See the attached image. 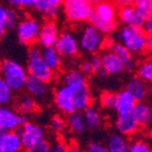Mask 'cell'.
<instances>
[{
  "mask_svg": "<svg viewBox=\"0 0 152 152\" xmlns=\"http://www.w3.org/2000/svg\"><path fill=\"white\" fill-rule=\"evenodd\" d=\"M81 80H85V75L80 69H71L63 76L64 85H68V84L81 81Z\"/></svg>",
  "mask_w": 152,
  "mask_h": 152,
  "instance_id": "cell-32",
  "label": "cell"
},
{
  "mask_svg": "<svg viewBox=\"0 0 152 152\" xmlns=\"http://www.w3.org/2000/svg\"><path fill=\"white\" fill-rule=\"evenodd\" d=\"M128 152H151V148L147 142L138 140L130 144Z\"/></svg>",
  "mask_w": 152,
  "mask_h": 152,
  "instance_id": "cell-36",
  "label": "cell"
},
{
  "mask_svg": "<svg viewBox=\"0 0 152 152\" xmlns=\"http://www.w3.org/2000/svg\"><path fill=\"white\" fill-rule=\"evenodd\" d=\"M53 47L60 56L65 58H74L79 53L78 39L72 33L68 31H64L58 34Z\"/></svg>",
  "mask_w": 152,
  "mask_h": 152,
  "instance_id": "cell-8",
  "label": "cell"
},
{
  "mask_svg": "<svg viewBox=\"0 0 152 152\" xmlns=\"http://www.w3.org/2000/svg\"><path fill=\"white\" fill-rule=\"evenodd\" d=\"M5 31H7V29H5L4 25H3V23H0V38H2L3 36H4Z\"/></svg>",
  "mask_w": 152,
  "mask_h": 152,
  "instance_id": "cell-51",
  "label": "cell"
},
{
  "mask_svg": "<svg viewBox=\"0 0 152 152\" xmlns=\"http://www.w3.org/2000/svg\"><path fill=\"white\" fill-rule=\"evenodd\" d=\"M78 43L84 51L88 53H96L103 45L104 37L103 34H101L97 29L88 23L84 26L80 35V41Z\"/></svg>",
  "mask_w": 152,
  "mask_h": 152,
  "instance_id": "cell-6",
  "label": "cell"
},
{
  "mask_svg": "<svg viewBox=\"0 0 152 152\" xmlns=\"http://www.w3.org/2000/svg\"><path fill=\"white\" fill-rule=\"evenodd\" d=\"M53 2L56 3L58 7H60L61 4H63V2H64V0H53Z\"/></svg>",
  "mask_w": 152,
  "mask_h": 152,
  "instance_id": "cell-52",
  "label": "cell"
},
{
  "mask_svg": "<svg viewBox=\"0 0 152 152\" xmlns=\"http://www.w3.org/2000/svg\"><path fill=\"white\" fill-rule=\"evenodd\" d=\"M80 70L83 72L84 75H87V74H91V65H89L88 61H84L83 63L81 64V66H80Z\"/></svg>",
  "mask_w": 152,
  "mask_h": 152,
  "instance_id": "cell-47",
  "label": "cell"
},
{
  "mask_svg": "<svg viewBox=\"0 0 152 152\" xmlns=\"http://www.w3.org/2000/svg\"><path fill=\"white\" fill-rule=\"evenodd\" d=\"M137 77L146 83L152 81V62L150 60H147L140 64L137 70Z\"/></svg>",
  "mask_w": 152,
  "mask_h": 152,
  "instance_id": "cell-31",
  "label": "cell"
},
{
  "mask_svg": "<svg viewBox=\"0 0 152 152\" xmlns=\"http://www.w3.org/2000/svg\"><path fill=\"white\" fill-rule=\"evenodd\" d=\"M16 110L19 112V114L27 115L33 113L36 109V101L35 99L32 98L30 95L21 96L17 100V103L15 105Z\"/></svg>",
  "mask_w": 152,
  "mask_h": 152,
  "instance_id": "cell-28",
  "label": "cell"
},
{
  "mask_svg": "<svg viewBox=\"0 0 152 152\" xmlns=\"http://www.w3.org/2000/svg\"><path fill=\"white\" fill-rule=\"evenodd\" d=\"M130 142L127 137L119 133L112 134L107 142V152H128Z\"/></svg>",
  "mask_w": 152,
  "mask_h": 152,
  "instance_id": "cell-23",
  "label": "cell"
},
{
  "mask_svg": "<svg viewBox=\"0 0 152 152\" xmlns=\"http://www.w3.org/2000/svg\"><path fill=\"white\" fill-rule=\"evenodd\" d=\"M100 1H101V0H89V2H91V4L93 5V7H94V5H96L97 3H99Z\"/></svg>",
  "mask_w": 152,
  "mask_h": 152,
  "instance_id": "cell-53",
  "label": "cell"
},
{
  "mask_svg": "<svg viewBox=\"0 0 152 152\" xmlns=\"http://www.w3.org/2000/svg\"><path fill=\"white\" fill-rule=\"evenodd\" d=\"M111 51L114 52L124 63V70L132 71L135 67L132 53L120 43H114L111 45Z\"/></svg>",
  "mask_w": 152,
  "mask_h": 152,
  "instance_id": "cell-21",
  "label": "cell"
},
{
  "mask_svg": "<svg viewBox=\"0 0 152 152\" xmlns=\"http://www.w3.org/2000/svg\"><path fill=\"white\" fill-rule=\"evenodd\" d=\"M80 152H87L86 150H83V151H80Z\"/></svg>",
  "mask_w": 152,
  "mask_h": 152,
  "instance_id": "cell-57",
  "label": "cell"
},
{
  "mask_svg": "<svg viewBox=\"0 0 152 152\" xmlns=\"http://www.w3.org/2000/svg\"><path fill=\"white\" fill-rule=\"evenodd\" d=\"M142 30L145 31V33L147 35H151L152 34V17L147 18L144 23V26H142Z\"/></svg>",
  "mask_w": 152,
  "mask_h": 152,
  "instance_id": "cell-45",
  "label": "cell"
},
{
  "mask_svg": "<svg viewBox=\"0 0 152 152\" xmlns=\"http://www.w3.org/2000/svg\"><path fill=\"white\" fill-rule=\"evenodd\" d=\"M41 58V48L37 45H31L28 50V58Z\"/></svg>",
  "mask_w": 152,
  "mask_h": 152,
  "instance_id": "cell-43",
  "label": "cell"
},
{
  "mask_svg": "<svg viewBox=\"0 0 152 152\" xmlns=\"http://www.w3.org/2000/svg\"><path fill=\"white\" fill-rule=\"evenodd\" d=\"M13 91L8 86V84L0 78V107H7L12 102Z\"/></svg>",
  "mask_w": 152,
  "mask_h": 152,
  "instance_id": "cell-30",
  "label": "cell"
},
{
  "mask_svg": "<svg viewBox=\"0 0 152 152\" xmlns=\"http://www.w3.org/2000/svg\"><path fill=\"white\" fill-rule=\"evenodd\" d=\"M95 8H93V11L96 13L99 17L103 19L105 21H116V9L115 5L111 2L101 0L99 3L94 5Z\"/></svg>",
  "mask_w": 152,
  "mask_h": 152,
  "instance_id": "cell-24",
  "label": "cell"
},
{
  "mask_svg": "<svg viewBox=\"0 0 152 152\" xmlns=\"http://www.w3.org/2000/svg\"><path fill=\"white\" fill-rule=\"evenodd\" d=\"M118 18L119 20L127 27H136V28H142L145 19L136 12L133 5L121 8L118 11Z\"/></svg>",
  "mask_w": 152,
  "mask_h": 152,
  "instance_id": "cell-15",
  "label": "cell"
},
{
  "mask_svg": "<svg viewBox=\"0 0 152 152\" xmlns=\"http://www.w3.org/2000/svg\"><path fill=\"white\" fill-rule=\"evenodd\" d=\"M115 93L113 91H104L100 96V104L104 109H113L115 103Z\"/></svg>",
  "mask_w": 152,
  "mask_h": 152,
  "instance_id": "cell-35",
  "label": "cell"
},
{
  "mask_svg": "<svg viewBox=\"0 0 152 152\" xmlns=\"http://www.w3.org/2000/svg\"><path fill=\"white\" fill-rule=\"evenodd\" d=\"M66 121L63 117L60 116V115H56L51 118L50 120V127L54 130L56 132H62L65 129Z\"/></svg>",
  "mask_w": 152,
  "mask_h": 152,
  "instance_id": "cell-38",
  "label": "cell"
},
{
  "mask_svg": "<svg viewBox=\"0 0 152 152\" xmlns=\"http://www.w3.org/2000/svg\"><path fill=\"white\" fill-rule=\"evenodd\" d=\"M41 58L53 71L58 70L62 66V56L56 52L54 47H44L41 49Z\"/></svg>",
  "mask_w": 152,
  "mask_h": 152,
  "instance_id": "cell-22",
  "label": "cell"
},
{
  "mask_svg": "<svg viewBox=\"0 0 152 152\" xmlns=\"http://www.w3.org/2000/svg\"><path fill=\"white\" fill-rule=\"evenodd\" d=\"M26 70L29 74L28 76H32L36 79H39L46 83H49L54 77V71L51 68H49L41 58H29Z\"/></svg>",
  "mask_w": 152,
  "mask_h": 152,
  "instance_id": "cell-9",
  "label": "cell"
},
{
  "mask_svg": "<svg viewBox=\"0 0 152 152\" xmlns=\"http://www.w3.org/2000/svg\"><path fill=\"white\" fill-rule=\"evenodd\" d=\"M117 36L119 43L122 44L131 53H140L145 50L148 35L145 33L142 28L124 26L118 32Z\"/></svg>",
  "mask_w": 152,
  "mask_h": 152,
  "instance_id": "cell-2",
  "label": "cell"
},
{
  "mask_svg": "<svg viewBox=\"0 0 152 152\" xmlns=\"http://www.w3.org/2000/svg\"><path fill=\"white\" fill-rule=\"evenodd\" d=\"M68 128L76 134H81L86 130V126L83 119V115L80 112H75L72 114L68 115L67 121H66Z\"/></svg>",
  "mask_w": 152,
  "mask_h": 152,
  "instance_id": "cell-27",
  "label": "cell"
},
{
  "mask_svg": "<svg viewBox=\"0 0 152 152\" xmlns=\"http://www.w3.org/2000/svg\"><path fill=\"white\" fill-rule=\"evenodd\" d=\"M50 152H67L68 146L62 140H56L52 145H49Z\"/></svg>",
  "mask_w": 152,
  "mask_h": 152,
  "instance_id": "cell-41",
  "label": "cell"
},
{
  "mask_svg": "<svg viewBox=\"0 0 152 152\" xmlns=\"http://www.w3.org/2000/svg\"><path fill=\"white\" fill-rule=\"evenodd\" d=\"M3 152H20L23 149L20 136L16 131H3L0 134Z\"/></svg>",
  "mask_w": 152,
  "mask_h": 152,
  "instance_id": "cell-16",
  "label": "cell"
},
{
  "mask_svg": "<svg viewBox=\"0 0 152 152\" xmlns=\"http://www.w3.org/2000/svg\"><path fill=\"white\" fill-rule=\"evenodd\" d=\"M15 131L20 136L23 148H25L26 150L42 142L44 140V135H45L44 129L41 126L30 121L26 122L23 126L17 128Z\"/></svg>",
  "mask_w": 152,
  "mask_h": 152,
  "instance_id": "cell-7",
  "label": "cell"
},
{
  "mask_svg": "<svg viewBox=\"0 0 152 152\" xmlns=\"http://www.w3.org/2000/svg\"><path fill=\"white\" fill-rule=\"evenodd\" d=\"M58 29L53 20L45 21L41 25L39 32H38L37 42L42 47H53L56 39L58 37Z\"/></svg>",
  "mask_w": 152,
  "mask_h": 152,
  "instance_id": "cell-10",
  "label": "cell"
},
{
  "mask_svg": "<svg viewBox=\"0 0 152 152\" xmlns=\"http://www.w3.org/2000/svg\"><path fill=\"white\" fill-rule=\"evenodd\" d=\"M83 119L86 126V129L95 131V130L99 129V127L101 126L102 118L98 110L95 109L94 107H88L83 111Z\"/></svg>",
  "mask_w": 152,
  "mask_h": 152,
  "instance_id": "cell-26",
  "label": "cell"
},
{
  "mask_svg": "<svg viewBox=\"0 0 152 152\" xmlns=\"http://www.w3.org/2000/svg\"><path fill=\"white\" fill-rule=\"evenodd\" d=\"M19 113L7 107H0V127L3 131H15L20 127Z\"/></svg>",
  "mask_w": 152,
  "mask_h": 152,
  "instance_id": "cell-14",
  "label": "cell"
},
{
  "mask_svg": "<svg viewBox=\"0 0 152 152\" xmlns=\"http://www.w3.org/2000/svg\"><path fill=\"white\" fill-rule=\"evenodd\" d=\"M0 152H3V149H2V144H1V140H0Z\"/></svg>",
  "mask_w": 152,
  "mask_h": 152,
  "instance_id": "cell-54",
  "label": "cell"
},
{
  "mask_svg": "<svg viewBox=\"0 0 152 152\" xmlns=\"http://www.w3.org/2000/svg\"><path fill=\"white\" fill-rule=\"evenodd\" d=\"M19 15H18V13L16 10L14 9H9L7 11V17H5V20H4V27L5 29L8 30V29H13L15 28L16 25L18 23L19 21Z\"/></svg>",
  "mask_w": 152,
  "mask_h": 152,
  "instance_id": "cell-34",
  "label": "cell"
},
{
  "mask_svg": "<svg viewBox=\"0 0 152 152\" xmlns=\"http://www.w3.org/2000/svg\"><path fill=\"white\" fill-rule=\"evenodd\" d=\"M101 63L107 75H119L124 71L122 61L112 51H107L101 56Z\"/></svg>",
  "mask_w": 152,
  "mask_h": 152,
  "instance_id": "cell-18",
  "label": "cell"
},
{
  "mask_svg": "<svg viewBox=\"0 0 152 152\" xmlns=\"http://www.w3.org/2000/svg\"><path fill=\"white\" fill-rule=\"evenodd\" d=\"M60 14V9L58 8H50L44 13L43 15L45 16L48 20H53L54 18H56Z\"/></svg>",
  "mask_w": 152,
  "mask_h": 152,
  "instance_id": "cell-44",
  "label": "cell"
},
{
  "mask_svg": "<svg viewBox=\"0 0 152 152\" xmlns=\"http://www.w3.org/2000/svg\"><path fill=\"white\" fill-rule=\"evenodd\" d=\"M151 49H152V37L151 35H148L147 41H146V46H145V50H147L150 52Z\"/></svg>",
  "mask_w": 152,
  "mask_h": 152,
  "instance_id": "cell-49",
  "label": "cell"
},
{
  "mask_svg": "<svg viewBox=\"0 0 152 152\" xmlns=\"http://www.w3.org/2000/svg\"><path fill=\"white\" fill-rule=\"evenodd\" d=\"M89 65H91V69L93 74H96L98 76L104 77L107 76V72L104 71V69L102 68V63H101V56L98 54H94L91 56V60L88 61Z\"/></svg>",
  "mask_w": 152,
  "mask_h": 152,
  "instance_id": "cell-33",
  "label": "cell"
},
{
  "mask_svg": "<svg viewBox=\"0 0 152 152\" xmlns=\"http://www.w3.org/2000/svg\"><path fill=\"white\" fill-rule=\"evenodd\" d=\"M7 1L13 8L16 9L33 8L36 2V0H7Z\"/></svg>",
  "mask_w": 152,
  "mask_h": 152,
  "instance_id": "cell-39",
  "label": "cell"
},
{
  "mask_svg": "<svg viewBox=\"0 0 152 152\" xmlns=\"http://www.w3.org/2000/svg\"><path fill=\"white\" fill-rule=\"evenodd\" d=\"M1 79L13 91H21L25 86L28 72L21 64L13 60H4L0 63Z\"/></svg>",
  "mask_w": 152,
  "mask_h": 152,
  "instance_id": "cell-1",
  "label": "cell"
},
{
  "mask_svg": "<svg viewBox=\"0 0 152 152\" xmlns=\"http://www.w3.org/2000/svg\"><path fill=\"white\" fill-rule=\"evenodd\" d=\"M127 89L136 102L145 101L148 96V86L147 83L144 82L138 77H132L127 83Z\"/></svg>",
  "mask_w": 152,
  "mask_h": 152,
  "instance_id": "cell-17",
  "label": "cell"
},
{
  "mask_svg": "<svg viewBox=\"0 0 152 152\" xmlns=\"http://www.w3.org/2000/svg\"><path fill=\"white\" fill-rule=\"evenodd\" d=\"M26 152H50V148H49L48 142H46L45 140H43L42 142L36 144L35 146L27 149Z\"/></svg>",
  "mask_w": 152,
  "mask_h": 152,
  "instance_id": "cell-40",
  "label": "cell"
},
{
  "mask_svg": "<svg viewBox=\"0 0 152 152\" xmlns=\"http://www.w3.org/2000/svg\"><path fill=\"white\" fill-rule=\"evenodd\" d=\"M0 78H1V67H0Z\"/></svg>",
  "mask_w": 152,
  "mask_h": 152,
  "instance_id": "cell-56",
  "label": "cell"
},
{
  "mask_svg": "<svg viewBox=\"0 0 152 152\" xmlns=\"http://www.w3.org/2000/svg\"><path fill=\"white\" fill-rule=\"evenodd\" d=\"M33 8L35 9L37 12L44 14V13L48 10V9L60 8V7H58V5L53 2V0H36V2H35V4H34Z\"/></svg>",
  "mask_w": 152,
  "mask_h": 152,
  "instance_id": "cell-37",
  "label": "cell"
},
{
  "mask_svg": "<svg viewBox=\"0 0 152 152\" xmlns=\"http://www.w3.org/2000/svg\"><path fill=\"white\" fill-rule=\"evenodd\" d=\"M87 152H107V148L100 142H93L88 145V147L86 149Z\"/></svg>",
  "mask_w": 152,
  "mask_h": 152,
  "instance_id": "cell-42",
  "label": "cell"
},
{
  "mask_svg": "<svg viewBox=\"0 0 152 152\" xmlns=\"http://www.w3.org/2000/svg\"><path fill=\"white\" fill-rule=\"evenodd\" d=\"M16 34L21 45L31 46L37 41L41 23L35 18L25 17L16 25Z\"/></svg>",
  "mask_w": 152,
  "mask_h": 152,
  "instance_id": "cell-4",
  "label": "cell"
},
{
  "mask_svg": "<svg viewBox=\"0 0 152 152\" xmlns=\"http://www.w3.org/2000/svg\"><path fill=\"white\" fill-rule=\"evenodd\" d=\"M72 103L76 112H83L85 109L91 107V93L87 85L86 80L79 84L72 94Z\"/></svg>",
  "mask_w": 152,
  "mask_h": 152,
  "instance_id": "cell-11",
  "label": "cell"
},
{
  "mask_svg": "<svg viewBox=\"0 0 152 152\" xmlns=\"http://www.w3.org/2000/svg\"><path fill=\"white\" fill-rule=\"evenodd\" d=\"M23 87L32 98L37 99V100H43V99H45L46 97L48 96L49 88L47 83L39 80V79L34 78L32 76L27 77V80H26Z\"/></svg>",
  "mask_w": 152,
  "mask_h": 152,
  "instance_id": "cell-13",
  "label": "cell"
},
{
  "mask_svg": "<svg viewBox=\"0 0 152 152\" xmlns=\"http://www.w3.org/2000/svg\"><path fill=\"white\" fill-rule=\"evenodd\" d=\"M132 115L140 124V127H148L152 119V111L150 105L145 101L136 102L134 109L132 111Z\"/></svg>",
  "mask_w": 152,
  "mask_h": 152,
  "instance_id": "cell-20",
  "label": "cell"
},
{
  "mask_svg": "<svg viewBox=\"0 0 152 152\" xmlns=\"http://www.w3.org/2000/svg\"><path fill=\"white\" fill-rule=\"evenodd\" d=\"M7 11L8 9H5L3 5L0 4V23H4L5 17H7Z\"/></svg>",
  "mask_w": 152,
  "mask_h": 152,
  "instance_id": "cell-48",
  "label": "cell"
},
{
  "mask_svg": "<svg viewBox=\"0 0 152 152\" xmlns=\"http://www.w3.org/2000/svg\"><path fill=\"white\" fill-rule=\"evenodd\" d=\"M63 11L67 20L71 23H84L88 20L93 5L89 0H64Z\"/></svg>",
  "mask_w": 152,
  "mask_h": 152,
  "instance_id": "cell-3",
  "label": "cell"
},
{
  "mask_svg": "<svg viewBox=\"0 0 152 152\" xmlns=\"http://www.w3.org/2000/svg\"><path fill=\"white\" fill-rule=\"evenodd\" d=\"M81 150H80V148H79V146H77V145H71V146H69L68 149H67V152H80Z\"/></svg>",
  "mask_w": 152,
  "mask_h": 152,
  "instance_id": "cell-50",
  "label": "cell"
},
{
  "mask_svg": "<svg viewBox=\"0 0 152 152\" xmlns=\"http://www.w3.org/2000/svg\"><path fill=\"white\" fill-rule=\"evenodd\" d=\"M2 132H3V130L1 129V127H0V134H1V133H2Z\"/></svg>",
  "mask_w": 152,
  "mask_h": 152,
  "instance_id": "cell-55",
  "label": "cell"
},
{
  "mask_svg": "<svg viewBox=\"0 0 152 152\" xmlns=\"http://www.w3.org/2000/svg\"><path fill=\"white\" fill-rule=\"evenodd\" d=\"M89 25H91L95 29L99 31L101 34H112L116 30V21H105L99 17L93 11L88 17Z\"/></svg>",
  "mask_w": 152,
  "mask_h": 152,
  "instance_id": "cell-25",
  "label": "cell"
},
{
  "mask_svg": "<svg viewBox=\"0 0 152 152\" xmlns=\"http://www.w3.org/2000/svg\"><path fill=\"white\" fill-rule=\"evenodd\" d=\"M136 101L127 89H122L115 95V103L113 109L116 111L118 116H124L132 113Z\"/></svg>",
  "mask_w": 152,
  "mask_h": 152,
  "instance_id": "cell-12",
  "label": "cell"
},
{
  "mask_svg": "<svg viewBox=\"0 0 152 152\" xmlns=\"http://www.w3.org/2000/svg\"><path fill=\"white\" fill-rule=\"evenodd\" d=\"M85 80H81V81L75 82V83L68 84V85H64L63 84L62 86L56 88L53 95V101L56 107L62 113L69 115L76 112V110L74 107V103H72V94H74L75 89H76V87L78 86L79 84L85 81Z\"/></svg>",
  "mask_w": 152,
  "mask_h": 152,
  "instance_id": "cell-5",
  "label": "cell"
},
{
  "mask_svg": "<svg viewBox=\"0 0 152 152\" xmlns=\"http://www.w3.org/2000/svg\"><path fill=\"white\" fill-rule=\"evenodd\" d=\"M133 1H134V0H113L114 5L118 7L119 9L126 8V7H130V5H133Z\"/></svg>",
  "mask_w": 152,
  "mask_h": 152,
  "instance_id": "cell-46",
  "label": "cell"
},
{
  "mask_svg": "<svg viewBox=\"0 0 152 152\" xmlns=\"http://www.w3.org/2000/svg\"><path fill=\"white\" fill-rule=\"evenodd\" d=\"M133 8L140 16L147 19L152 14V0H134Z\"/></svg>",
  "mask_w": 152,
  "mask_h": 152,
  "instance_id": "cell-29",
  "label": "cell"
},
{
  "mask_svg": "<svg viewBox=\"0 0 152 152\" xmlns=\"http://www.w3.org/2000/svg\"><path fill=\"white\" fill-rule=\"evenodd\" d=\"M116 129L118 131V133L124 136H130L133 135L134 133H136L140 124H137V121L135 120V118L133 117V115H124V116H118L115 122Z\"/></svg>",
  "mask_w": 152,
  "mask_h": 152,
  "instance_id": "cell-19",
  "label": "cell"
}]
</instances>
